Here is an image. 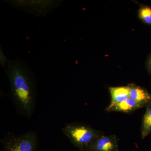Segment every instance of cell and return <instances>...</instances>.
I'll use <instances>...</instances> for the list:
<instances>
[{"label":"cell","instance_id":"obj_2","mask_svg":"<svg viewBox=\"0 0 151 151\" xmlns=\"http://www.w3.org/2000/svg\"><path fill=\"white\" fill-rule=\"evenodd\" d=\"M61 131L79 151H86L94 139L103 134L89 125L76 122L65 124Z\"/></svg>","mask_w":151,"mask_h":151},{"label":"cell","instance_id":"obj_4","mask_svg":"<svg viewBox=\"0 0 151 151\" xmlns=\"http://www.w3.org/2000/svg\"><path fill=\"white\" fill-rule=\"evenodd\" d=\"M10 5L36 17L43 16L51 12L62 3L61 1H9Z\"/></svg>","mask_w":151,"mask_h":151},{"label":"cell","instance_id":"obj_1","mask_svg":"<svg viewBox=\"0 0 151 151\" xmlns=\"http://www.w3.org/2000/svg\"><path fill=\"white\" fill-rule=\"evenodd\" d=\"M5 70L12 100L19 112L29 118L34 111L36 100V86L32 71L19 58L10 60Z\"/></svg>","mask_w":151,"mask_h":151},{"label":"cell","instance_id":"obj_11","mask_svg":"<svg viewBox=\"0 0 151 151\" xmlns=\"http://www.w3.org/2000/svg\"><path fill=\"white\" fill-rule=\"evenodd\" d=\"M10 60H9L6 55L4 54V52L3 51L2 49L1 46L0 49V63L1 65L2 66L4 69H6V68L8 64H9Z\"/></svg>","mask_w":151,"mask_h":151},{"label":"cell","instance_id":"obj_3","mask_svg":"<svg viewBox=\"0 0 151 151\" xmlns=\"http://www.w3.org/2000/svg\"><path fill=\"white\" fill-rule=\"evenodd\" d=\"M4 151H37L38 139L35 132L20 135L9 133L1 139Z\"/></svg>","mask_w":151,"mask_h":151},{"label":"cell","instance_id":"obj_10","mask_svg":"<svg viewBox=\"0 0 151 151\" xmlns=\"http://www.w3.org/2000/svg\"><path fill=\"white\" fill-rule=\"evenodd\" d=\"M139 18L145 23L151 24V8L147 6H143L139 11Z\"/></svg>","mask_w":151,"mask_h":151},{"label":"cell","instance_id":"obj_8","mask_svg":"<svg viewBox=\"0 0 151 151\" xmlns=\"http://www.w3.org/2000/svg\"><path fill=\"white\" fill-rule=\"evenodd\" d=\"M143 107L129 97L127 100L114 105L110 109H106L108 112H120L124 113H132L133 111Z\"/></svg>","mask_w":151,"mask_h":151},{"label":"cell","instance_id":"obj_13","mask_svg":"<svg viewBox=\"0 0 151 151\" xmlns=\"http://www.w3.org/2000/svg\"><path fill=\"white\" fill-rule=\"evenodd\" d=\"M150 106H150V107L151 108V100L150 102Z\"/></svg>","mask_w":151,"mask_h":151},{"label":"cell","instance_id":"obj_12","mask_svg":"<svg viewBox=\"0 0 151 151\" xmlns=\"http://www.w3.org/2000/svg\"><path fill=\"white\" fill-rule=\"evenodd\" d=\"M146 66H147V70L149 73H151V55L147 60Z\"/></svg>","mask_w":151,"mask_h":151},{"label":"cell","instance_id":"obj_6","mask_svg":"<svg viewBox=\"0 0 151 151\" xmlns=\"http://www.w3.org/2000/svg\"><path fill=\"white\" fill-rule=\"evenodd\" d=\"M111 102L106 109H110L114 105L123 102L129 97V86L111 87L109 88Z\"/></svg>","mask_w":151,"mask_h":151},{"label":"cell","instance_id":"obj_5","mask_svg":"<svg viewBox=\"0 0 151 151\" xmlns=\"http://www.w3.org/2000/svg\"><path fill=\"white\" fill-rule=\"evenodd\" d=\"M119 139L116 135H100L86 148V151H119Z\"/></svg>","mask_w":151,"mask_h":151},{"label":"cell","instance_id":"obj_9","mask_svg":"<svg viewBox=\"0 0 151 151\" xmlns=\"http://www.w3.org/2000/svg\"><path fill=\"white\" fill-rule=\"evenodd\" d=\"M151 132V108L149 106L143 117L141 129L142 139H145Z\"/></svg>","mask_w":151,"mask_h":151},{"label":"cell","instance_id":"obj_7","mask_svg":"<svg viewBox=\"0 0 151 151\" xmlns=\"http://www.w3.org/2000/svg\"><path fill=\"white\" fill-rule=\"evenodd\" d=\"M129 97L144 106L151 100V95L141 86L130 84Z\"/></svg>","mask_w":151,"mask_h":151}]
</instances>
